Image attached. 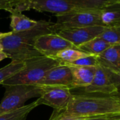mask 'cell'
I'll use <instances>...</instances> for the list:
<instances>
[{
	"instance_id": "obj_1",
	"label": "cell",
	"mask_w": 120,
	"mask_h": 120,
	"mask_svg": "<svg viewBox=\"0 0 120 120\" xmlns=\"http://www.w3.org/2000/svg\"><path fill=\"white\" fill-rule=\"evenodd\" d=\"M52 115L77 118L120 117V96L93 94H72L66 109Z\"/></svg>"
},
{
	"instance_id": "obj_2",
	"label": "cell",
	"mask_w": 120,
	"mask_h": 120,
	"mask_svg": "<svg viewBox=\"0 0 120 120\" xmlns=\"http://www.w3.org/2000/svg\"><path fill=\"white\" fill-rule=\"evenodd\" d=\"M49 33H55L54 23L38 21L35 27L26 31L1 33L0 42L3 47V52L12 62H24L42 56L35 49V42L38 36Z\"/></svg>"
},
{
	"instance_id": "obj_3",
	"label": "cell",
	"mask_w": 120,
	"mask_h": 120,
	"mask_svg": "<svg viewBox=\"0 0 120 120\" xmlns=\"http://www.w3.org/2000/svg\"><path fill=\"white\" fill-rule=\"evenodd\" d=\"M24 62L25 66L20 71L5 79L0 85H37L48 70L61 64L56 59L45 56L31 58Z\"/></svg>"
},
{
	"instance_id": "obj_4",
	"label": "cell",
	"mask_w": 120,
	"mask_h": 120,
	"mask_svg": "<svg viewBox=\"0 0 120 120\" xmlns=\"http://www.w3.org/2000/svg\"><path fill=\"white\" fill-rule=\"evenodd\" d=\"M4 87L6 90L0 102V114L24 106L28 100L35 97L40 98L42 93V86L37 85H11Z\"/></svg>"
},
{
	"instance_id": "obj_5",
	"label": "cell",
	"mask_w": 120,
	"mask_h": 120,
	"mask_svg": "<svg viewBox=\"0 0 120 120\" xmlns=\"http://www.w3.org/2000/svg\"><path fill=\"white\" fill-rule=\"evenodd\" d=\"M56 21L54 23L55 33L64 29L77 28L88 26H104L100 16V11H76L70 13L56 15ZM105 27V26H104Z\"/></svg>"
},
{
	"instance_id": "obj_6",
	"label": "cell",
	"mask_w": 120,
	"mask_h": 120,
	"mask_svg": "<svg viewBox=\"0 0 120 120\" xmlns=\"http://www.w3.org/2000/svg\"><path fill=\"white\" fill-rule=\"evenodd\" d=\"M119 84L116 76L98 64L91 83L81 90L86 94L101 95H118Z\"/></svg>"
},
{
	"instance_id": "obj_7",
	"label": "cell",
	"mask_w": 120,
	"mask_h": 120,
	"mask_svg": "<svg viewBox=\"0 0 120 120\" xmlns=\"http://www.w3.org/2000/svg\"><path fill=\"white\" fill-rule=\"evenodd\" d=\"M72 96L71 90L65 86H42V93L37 100L40 105L54 109L53 112H60L66 109Z\"/></svg>"
},
{
	"instance_id": "obj_8",
	"label": "cell",
	"mask_w": 120,
	"mask_h": 120,
	"mask_svg": "<svg viewBox=\"0 0 120 120\" xmlns=\"http://www.w3.org/2000/svg\"><path fill=\"white\" fill-rule=\"evenodd\" d=\"M35 48L42 56L54 58L59 52L66 49L76 47L56 33H49L40 35L36 38Z\"/></svg>"
},
{
	"instance_id": "obj_9",
	"label": "cell",
	"mask_w": 120,
	"mask_h": 120,
	"mask_svg": "<svg viewBox=\"0 0 120 120\" xmlns=\"http://www.w3.org/2000/svg\"><path fill=\"white\" fill-rule=\"evenodd\" d=\"M105 29L104 26H94L77 28L64 29L56 33L72 43L77 49L79 45L99 37Z\"/></svg>"
},
{
	"instance_id": "obj_10",
	"label": "cell",
	"mask_w": 120,
	"mask_h": 120,
	"mask_svg": "<svg viewBox=\"0 0 120 120\" xmlns=\"http://www.w3.org/2000/svg\"><path fill=\"white\" fill-rule=\"evenodd\" d=\"M72 74L69 66L60 64L48 70L42 79L37 84L40 86H65L70 88Z\"/></svg>"
},
{
	"instance_id": "obj_11",
	"label": "cell",
	"mask_w": 120,
	"mask_h": 120,
	"mask_svg": "<svg viewBox=\"0 0 120 120\" xmlns=\"http://www.w3.org/2000/svg\"><path fill=\"white\" fill-rule=\"evenodd\" d=\"M28 10L49 12L55 15L77 11L69 0H28Z\"/></svg>"
},
{
	"instance_id": "obj_12",
	"label": "cell",
	"mask_w": 120,
	"mask_h": 120,
	"mask_svg": "<svg viewBox=\"0 0 120 120\" xmlns=\"http://www.w3.org/2000/svg\"><path fill=\"white\" fill-rule=\"evenodd\" d=\"M98 64L112 73L116 77L120 74V44L112 45L96 56Z\"/></svg>"
},
{
	"instance_id": "obj_13",
	"label": "cell",
	"mask_w": 120,
	"mask_h": 120,
	"mask_svg": "<svg viewBox=\"0 0 120 120\" xmlns=\"http://www.w3.org/2000/svg\"><path fill=\"white\" fill-rule=\"evenodd\" d=\"M72 74L71 90L81 89L89 86L95 76L96 67H69Z\"/></svg>"
},
{
	"instance_id": "obj_14",
	"label": "cell",
	"mask_w": 120,
	"mask_h": 120,
	"mask_svg": "<svg viewBox=\"0 0 120 120\" xmlns=\"http://www.w3.org/2000/svg\"><path fill=\"white\" fill-rule=\"evenodd\" d=\"M77 11H101L120 0H69Z\"/></svg>"
},
{
	"instance_id": "obj_15",
	"label": "cell",
	"mask_w": 120,
	"mask_h": 120,
	"mask_svg": "<svg viewBox=\"0 0 120 120\" xmlns=\"http://www.w3.org/2000/svg\"><path fill=\"white\" fill-rule=\"evenodd\" d=\"M10 27L14 33H19L30 30L35 27L38 23V21L33 20L22 13L15 12L10 16Z\"/></svg>"
},
{
	"instance_id": "obj_16",
	"label": "cell",
	"mask_w": 120,
	"mask_h": 120,
	"mask_svg": "<svg viewBox=\"0 0 120 120\" xmlns=\"http://www.w3.org/2000/svg\"><path fill=\"white\" fill-rule=\"evenodd\" d=\"M100 16L105 27L120 26V2L112 4L102 10Z\"/></svg>"
},
{
	"instance_id": "obj_17",
	"label": "cell",
	"mask_w": 120,
	"mask_h": 120,
	"mask_svg": "<svg viewBox=\"0 0 120 120\" xmlns=\"http://www.w3.org/2000/svg\"><path fill=\"white\" fill-rule=\"evenodd\" d=\"M111 45H110L109 43L107 42L101 38L97 37L90 41H88L79 45V47H77V49L88 54L97 56Z\"/></svg>"
},
{
	"instance_id": "obj_18",
	"label": "cell",
	"mask_w": 120,
	"mask_h": 120,
	"mask_svg": "<svg viewBox=\"0 0 120 120\" xmlns=\"http://www.w3.org/2000/svg\"><path fill=\"white\" fill-rule=\"evenodd\" d=\"M39 105L40 104L36 100L35 102L25 105L17 109L0 114V120H26L29 113Z\"/></svg>"
},
{
	"instance_id": "obj_19",
	"label": "cell",
	"mask_w": 120,
	"mask_h": 120,
	"mask_svg": "<svg viewBox=\"0 0 120 120\" xmlns=\"http://www.w3.org/2000/svg\"><path fill=\"white\" fill-rule=\"evenodd\" d=\"M88 55L90 54L79 50L76 48H69L59 52L56 54L54 58L58 59L61 64H67Z\"/></svg>"
},
{
	"instance_id": "obj_20",
	"label": "cell",
	"mask_w": 120,
	"mask_h": 120,
	"mask_svg": "<svg viewBox=\"0 0 120 120\" xmlns=\"http://www.w3.org/2000/svg\"><path fill=\"white\" fill-rule=\"evenodd\" d=\"M28 0H0V10L9 11L10 14L28 11Z\"/></svg>"
},
{
	"instance_id": "obj_21",
	"label": "cell",
	"mask_w": 120,
	"mask_h": 120,
	"mask_svg": "<svg viewBox=\"0 0 120 120\" xmlns=\"http://www.w3.org/2000/svg\"><path fill=\"white\" fill-rule=\"evenodd\" d=\"M25 66L24 62H12L0 69V84L5 79L20 71Z\"/></svg>"
},
{
	"instance_id": "obj_22",
	"label": "cell",
	"mask_w": 120,
	"mask_h": 120,
	"mask_svg": "<svg viewBox=\"0 0 120 120\" xmlns=\"http://www.w3.org/2000/svg\"><path fill=\"white\" fill-rule=\"evenodd\" d=\"M99 37L110 45L120 44V26L105 27Z\"/></svg>"
},
{
	"instance_id": "obj_23",
	"label": "cell",
	"mask_w": 120,
	"mask_h": 120,
	"mask_svg": "<svg viewBox=\"0 0 120 120\" xmlns=\"http://www.w3.org/2000/svg\"><path fill=\"white\" fill-rule=\"evenodd\" d=\"M61 64L67 65L69 67H96L98 65V61L96 56L88 55L79 59L73 62Z\"/></svg>"
},
{
	"instance_id": "obj_24",
	"label": "cell",
	"mask_w": 120,
	"mask_h": 120,
	"mask_svg": "<svg viewBox=\"0 0 120 120\" xmlns=\"http://www.w3.org/2000/svg\"><path fill=\"white\" fill-rule=\"evenodd\" d=\"M83 118H77L67 116H62V115H52L51 116L49 120H83Z\"/></svg>"
},
{
	"instance_id": "obj_25",
	"label": "cell",
	"mask_w": 120,
	"mask_h": 120,
	"mask_svg": "<svg viewBox=\"0 0 120 120\" xmlns=\"http://www.w3.org/2000/svg\"><path fill=\"white\" fill-rule=\"evenodd\" d=\"M112 119L111 117H93V118H87L83 120H109Z\"/></svg>"
},
{
	"instance_id": "obj_26",
	"label": "cell",
	"mask_w": 120,
	"mask_h": 120,
	"mask_svg": "<svg viewBox=\"0 0 120 120\" xmlns=\"http://www.w3.org/2000/svg\"><path fill=\"white\" fill-rule=\"evenodd\" d=\"M6 58H8L7 54L4 53L3 51H2V52H0V62L2 61V60H4V59H6Z\"/></svg>"
},
{
	"instance_id": "obj_27",
	"label": "cell",
	"mask_w": 120,
	"mask_h": 120,
	"mask_svg": "<svg viewBox=\"0 0 120 120\" xmlns=\"http://www.w3.org/2000/svg\"><path fill=\"white\" fill-rule=\"evenodd\" d=\"M116 79H117V82H118L119 86L120 87V74H119V75L116 77Z\"/></svg>"
},
{
	"instance_id": "obj_28",
	"label": "cell",
	"mask_w": 120,
	"mask_h": 120,
	"mask_svg": "<svg viewBox=\"0 0 120 120\" xmlns=\"http://www.w3.org/2000/svg\"><path fill=\"white\" fill-rule=\"evenodd\" d=\"M0 35H1V33H0ZM3 51V47H2V45L0 42V52H2Z\"/></svg>"
},
{
	"instance_id": "obj_29",
	"label": "cell",
	"mask_w": 120,
	"mask_h": 120,
	"mask_svg": "<svg viewBox=\"0 0 120 120\" xmlns=\"http://www.w3.org/2000/svg\"><path fill=\"white\" fill-rule=\"evenodd\" d=\"M109 120H120V117H115V118H112Z\"/></svg>"
}]
</instances>
